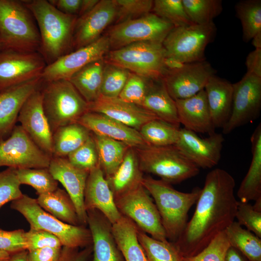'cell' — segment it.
<instances>
[{
  "label": "cell",
  "mask_w": 261,
  "mask_h": 261,
  "mask_svg": "<svg viewBox=\"0 0 261 261\" xmlns=\"http://www.w3.org/2000/svg\"><path fill=\"white\" fill-rule=\"evenodd\" d=\"M235 182L226 171L216 168L206 176L194 213L174 243L184 257L194 256L234 221L238 204Z\"/></svg>",
  "instance_id": "1"
},
{
  "label": "cell",
  "mask_w": 261,
  "mask_h": 261,
  "mask_svg": "<svg viewBox=\"0 0 261 261\" xmlns=\"http://www.w3.org/2000/svg\"><path fill=\"white\" fill-rule=\"evenodd\" d=\"M25 1L37 23L41 39L39 52L47 65L72 51L73 34L78 16L59 11L48 0Z\"/></svg>",
  "instance_id": "2"
},
{
  "label": "cell",
  "mask_w": 261,
  "mask_h": 261,
  "mask_svg": "<svg viewBox=\"0 0 261 261\" xmlns=\"http://www.w3.org/2000/svg\"><path fill=\"white\" fill-rule=\"evenodd\" d=\"M142 184L154 200L167 239L175 242L185 228L188 211L196 203L202 188L183 192L171 184L150 176L144 177Z\"/></svg>",
  "instance_id": "3"
},
{
  "label": "cell",
  "mask_w": 261,
  "mask_h": 261,
  "mask_svg": "<svg viewBox=\"0 0 261 261\" xmlns=\"http://www.w3.org/2000/svg\"><path fill=\"white\" fill-rule=\"evenodd\" d=\"M0 42L5 48L39 52L38 28L25 0H0Z\"/></svg>",
  "instance_id": "4"
},
{
  "label": "cell",
  "mask_w": 261,
  "mask_h": 261,
  "mask_svg": "<svg viewBox=\"0 0 261 261\" xmlns=\"http://www.w3.org/2000/svg\"><path fill=\"white\" fill-rule=\"evenodd\" d=\"M41 91L43 108L53 133L77 123L88 112V103L68 80L43 81Z\"/></svg>",
  "instance_id": "5"
},
{
  "label": "cell",
  "mask_w": 261,
  "mask_h": 261,
  "mask_svg": "<svg viewBox=\"0 0 261 261\" xmlns=\"http://www.w3.org/2000/svg\"><path fill=\"white\" fill-rule=\"evenodd\" d=\"M11 208L21 214L30 225V228L48 232L56 236L62 246L85 247L92 244L89 228L65 223L44 210L36 199L23 194L12 202Z\"/></svg>",
  "instance_id": "6"
},
{
  "label": "cell",
  "mask_w": 261,
  "mask_h": 261,
  "mask_svg": "<svg viewBox=\"0 0 261 261\" xmlns=\"http://www.w3.org/2000/svg\"><path fill=\"white\" fill-rule=\"evenodd\" d=\"M142 172L159 176L169 184H177L197 175L199 168L174 145H151L134 148Z\"/></svg>",
  "instance_id": "7"
},
{
  "label": "cell",
  "mask_w": 261,
  "mask_h": 261,
  "mask_svg": "<svg viewBox=\"0 0 261 261\" xmlns=\"http://www.w3.org/2000/svg\"><path fill=\"white\" fill-rule=\"evenodd\" d=\"M165 57L162 44L143 42L110 50L103 59L106 63L120 66L146 79L159 80L167 72L164 65Z\"/></svg>",
  "instance_id": "8"
},
{
  "label": "cell",
  "mask_w": 261,
  "mask_h": 261,
  "mask_svg": "<svg viewBox=\"0 0 261 261\" xmlns=\"http://www.w3.org/2000/svg\"><path fill=\"white\" fill-rule=\"evenodd\" d=\"M214 23L174 27L162 43L166 57L183 63L205 60V50L216 35Z\"/></svg>",
  "instance_id": "9"
},
{
  "label": "cell",
  "mask_w": 261,
  "mask_h": 261,
  "mask_svg": "<svg viewBox=\"0 0 261 261\" xmlns=\"http://www.w3.org/2000/svg\"><path fill=\"white\" fill-rule=\"evenodd\" d=\"M115 201L120 213L140 230L155 239L168 241L157 206L142 184L115 197Z\"/></svg>",
  "instance_id": "10"
},
{
  "label": "cell",
  "mask_w": 261,
  "mask_h": 261,
  "mask_svg": "<svg viewBox=\"0 0 261 261\" xmlns=\"http://www.w3.org/2000/svg\"><path fill=\"white\" fill-rule=\"evenodd\" d=\"M174 26L153 13L116 24L106 34L110 50L143 42L162 44Z\"/></svg>",
  "instance_id": "11"
},
{
  "label": "cell",
  "mask_w": 261,
  "mask_h": 261,
  "mask_svg": "<svg viewBox=\"0 0 261 261\" xmlns=\"http://www.w3.org/2000/svg\"><path fill=\"white\" fill-rule=\"evenodd\" d=\"M52 157L32 141L20 125L0 141V167L15 169L48 168Z\"/></svg>",
  "instance_id": "12"
},
{
  "label": "cell",
  "mask_w": 261,
  "mask_h": 261,
  "mask_svg": "<svg viewBox=\"0 0 261 261\" xmlns=\"http://www.w3.org/2000/svg\"><path fill=\"white\" fill-rule=\"evenodd\" d=\"M47 64L39 52L0 51V92L41 78Z\"/></svg>",
  "instance_id": "13"
},
{
  "label": "cell",
  "mask_w": 261,
  "mask_h": 261,
  "mask_svg": "<svg viewBox=\"0 0 261 261\" xmlns=\"http://www.w3.org/2000/svg\"><path fill=\"white\" fill-rule=\"evenodd\" d=\"M232 104L230 117L222 128L223 134L256 119L261 108V77L247 72L232 84Z\"/></svg>",
  "instance_id": "14"
},
{
  "label": "cell",
  "mask_w": 261,
  "mask_h": 261,
  "mask_svg": "<svg viewBox=\"0 0 261 261\" xmlns=\"http://www.w3.org/2000/svg\"><path fill=\"white\" fill-rule=\"evenodd\" d=\"M110 50L108 37L105 34L93 43L72 51L46 65L42 75L44 82L69 80L88 64L103 58Z\"/></svg>",
  "instance_id": "15"
},
{
  "label": "cell",
  "mask_w": 261,
  "mask_h": 261,
  "mask_svg": "<svg viewBox=\"0 0 261 261\" xmlns=\"http://www.w3.org/2000/svg\"><path fill=\"white\" fill-rule=\"evenodd\" d=\"M216 71L206 60L185 63L181 68L167 71L162 80L174 100L192 97L204 87Z\"/></svg>",
  "instance_id": "16"
},
{
  "label": "cell",
  "mask_w": 261,
  "mask_h": 261,
  "mask_svg": "<svg viewBox=\"0 0 261 261\" xmlns=\"http://www.w3.org/2000/svg\"><path fill=\"white\" fill-rule=\"evenodd\" d=\"M222 134L213 133L202 138L193 131L179 129L174 145L190 161L198 168H211L217 165L221 158L223 143Z\"/></svg>",
  "instance_id": "17"
},
{
  "label": "cell",
  "mask_w": 261,
  "mask_h": 261,
  "mask_svg": "<svg viewBox=\"0 0 261 261\" xmlns=\"http://www.w3.org/2000/svg\"><path fill=\"white\" fill-rule=\"evenodd\" d=\"M117 13L115 0H100L90 12L78 17L73 34L72 50L99 39L104 30L116 20Z\"/></svg>",
  "instance_id": "18"
},
{
  "label": "cell",
  "mask_w": 261,
  "mask_h": 261,
  "mask_svg": "<svg viewBox=\"0 0 261 261\" xmlns=\"http://www.w3.org/2000/svg\"><path fill=\"white\" fill-rule=\"evenodd\" d=\"M41 87L26 101L17 121L37 146L52 157L53 133L43 108Z\"/></svg>",
  "instance_id": "19"
},
{
  "label": "cell",
  "mask_w": 261,
  "mask_h": 261,
  "mask_svg": "<svg viewBox=\"0 0 261 261\" xmlns=\"http://www.w3.org/2000/svg\"><path fill=\"white\" fill-rule=\"evenodd\" d=\"M48 168L64 187L74 204L81 225L86 226L87 216L84 199L89 172L74 166L67 157L52 156Z\"/></svg>",
  "instance_id": "20"
},
{
  "label": "cell",
  "mask_w": 261,
  "mask_h": 261,
  "mask_svg": "<svg viewBox=\"0 0 261 261\" xmlns=\"http://www.w3.org/2000/svg\"><path fill=\"white\" fill-rule=\"evenodd\" d=\"M84 206L87 211L97 210L113 224L122 215L118 210L114 196L100 164L91 170L84 192Z\"/></svg>",
  "instance_id": "21"
},
{
  "label": "cell",
  "mask_w": 261,
  "mask_h": 261,
  "mask_svg": "<svg viewBox=\"0 0 261 261\" xmlns=\"http://www.w3.org/2000/svg\"><path fill=\"white\" fill-rule=\"evenodd\" d=\"M88 112L103 114L138 131L147 122L159 119L141 106L126 102L118 97L102 95L88 103Z\"/></svg>",
  "instance_id": "22"
},
{
  "label": "cell",
  "mask_w": 261,
  "mask_h": 261,
  "mask_svg": "<svg viewBox=\"0 0 261 261\" xmlns=\"http://www.w3.org/2000/svg\"><path fill=\"white\" fill-rule=\"evenodd\" d=\"M77 123L92 134L122 142L131 148L147 145L138 130L100 113L87 112Z\"/></svg>",
  "instance_id": "23"
},
{
  "label": "cell",
  "mask_w": 261,
  "mask_h": 261,
  "mask_svg": "<svg viewBox=\"0 0 261 261\" xmlns=\"http://www.w3.org/2000/svg\"><path fill=\"white\" fill-rule=\"evenodd\" d=\"M42 83L41 77L0 92V141L10 136L24 103Z\"/></svg>",
  "instance_id": "24"
},
{
  "label": "cell",
  "mask_w": 261,
  "mask_h": 261,
  "mask_svg": "<svg viewBox=\"0 0 261 261\" xmlns=\"http://www.w3.org/2000/svg\"><path fill=\"white\" fill-rule=\"evenodd\" d=\"M87 225L90 231L93 261H124L112 232V224L99 211H87Z\"/></svg>",
  "instance_id": "25"
},
{
  "label": "cell",
  "mask_w": 261,
  "mask_h": 261,
  "mask_svg": "<svg viewBox=\"0 0 261 261\" xmlns=\"http://www.w3.org/2000/svg\"><path fill=\"white\" fill-rule=\"evenodd\" d=\"M175 102L179 123L184 128L209 135L215 132L204 89L192 97Z\"/></svg>",
  "instance_id": "26"
},
{
  "label": "cell",
  "mask_w": 261,
  "mask_h": 261,
  "mask_svg": "<svg viewBox=\"0 0 261 261\" xmlns=\"http://www.w3.org/2000/svg\"><path fill=\"white\" fill-rule=\"evenodd\" d=\"M215 128H222L232 110V84L215 74L209 79L204 88Z\"/></svg>",
  "instance_id": "27"
},
{
  "label": "cell",
  "mask_w": 261,
  "mask_h": 261,
  "mask_svg": "<svg viewBox=\"0 0 261 261\" xmlns=\"http://www.w3.org/2000/svg\"><path fill=\"white\" fill-rule=\"evenodd\" d=\"M252 160L249 169L237 191L243 203L261 198V124L255 129L250 138Z\"/></svg>",
  "instance_id": "28"
},
{
  "label": "cell",
  "mask_w": 261,
  "mask_h": 261,
  "mask_svg": "<svg viewBox=\"0 0 261 261\" xmlns=\"http://www.w3.org/2000/svg\"><path fill=\"white\" fill-rule=\"evenodd\" d=\"M141 106L159 119L179 127L175 100L169 94L162 79L152 81Z\"/></svg>",
  "instance_id": "29"
},
{
  "label": "cell",
  "mask_w": 261,
  "mask_h": 261,
  "mask_svg": "<svg viewBox=\"0 0 261 261\" xmlns=\"http://www.w3.org/2000/svg\"><path fill=\"white\" fill-rule=\"evenodd\" d=\"M143 178L135 149L130 147L116 171L106 180L115 198L142 184Z\"/></svg>",
  "instance_id": "30"
},
{
  "label": "cell",
  "mask_w": 261,
  "mask_h": 261,
  "mask_svg": "<svg viewBox=\"0 0 261 261\" xmlns=\"http://www.w3.org/2000/svg\"><path fill=\"white\" fill-rule=\"evenodd\" d=\"M138 228L130 219L122 216L112 224V232L124 261H148L138 239Z\"/></svg>",
  "instance_id": "31"
},
{
  "label": "cell",
  "mask_w": 261,
  "mask_h": 261,
  "mask_svg": "<svg viewBox=\"0 0 261 261\" xmlns=\"http://www.w3.org/2000/svg\"><path fill=\"white\" fill-rule=\"evenodd\" d=\"M104 65L103 58L92 62L69 80L88 103L94 102L101 95Z\"/></svg>",
  "instance_id": "32"
},
{
  "label": "cell",
  "mask_w": 261,
  "mask_h": 261,
  "mask_svg": "<svg viewBox=\"0 0 261 261\" xmlns=\"http://www.w3.org/2000/svg\"><path fill=\"white\" fill-rule=\"evenodd\" d=\"M36 200L44 210L60 220L81 225L74 204L65 190L58 188L53 191L39 195Z\"/></svg>",
  "instance_id": "33"
},
{
  "label": "cell",
  "mask_w": 261,
  "mask_h": 261,
  "mask_svg": "<svg viewBox=\"0 0 261 261\" xmlns=\"http://www.w3.org/2000/svg\"><path fill=\"white\" fill-rule=\"evenodd\" d=\"M91 135L89 130L77 123L58 129L53 133V156L67 157Z\"/></svg>",
  "instance_id": "34"
},
{
  "label": "cell",
  "mask_w": 261,
  "mask_h": 261,
  "mask_svg": "<svg viewBox=\"0 0 261 261\" xmlns=\"http://www.w3.org/2000/svg\"><path fill=\"white\" fill-rule=\"evenodd\" d=\"M92 135L96 145L100 165L106 179H108L118 168L130 147L122 142L106 137L92 133Z\"/></svg>",
  "instance_id": "35"
},
{
  "label": "cell",
  "mask_w": 261,
  "mask_h": 261,
  "mask_svg": "<svg viewBox=\"0 0 261 261\" xmlns=\"http://www.w3.org/2000/svg\"><path fill=\"white\" fill-rule=\"evenodd\" d=\"M225 232L231 246L240 251L250 261H261L260 238L234 221Z\"/></svg>",
  "instance_id": "36"
},
{
  "label": "cell",
  "mask_w": 261,
  "mask_h": 261,
  "mask_svg": "<svg viewBox=\"0 0 261 261\" xmlns=\"http://www.w3.org/2000/svg\"><path fill=\"white\" fill-rule=\"evenodd\" d=\"M179 129L165 121L155 119L143 125L139 132L147 145L162 146L175 144Z\"/></svg>",
  "instance_id": "37"
},
{
  "label": "cell",
  "mask_w": 261,
  "mask_h": 261,
  "mask_svg": "<svg viewBox=\"0 0 261 261\" xmlns=\"http://www.w3.org/2000/svg\"><path fill=\"white\" fill-rule=\"evenodd\" d=\"M235 7L242 24L243 41L248 42L261 32V0H241Z\"/></svg>",
  "instance_id": "38"
},
{
  "label": "cell",
  "mask_w": 261,
  "mask_h": 261,
  "mask_svg": "<svg viewBox=\"0 0 261 261\" xmlns=\"http://www.w3.org/2000/svg\"><path fill=\"white\" fill-rule=\"evenodd\" d=\"M138 239L148 261H182L183 256L173 242L155 239L139 229Z\"/></svg>",
  "instance_id": "39"
},
{
  "label": "cell",
  "mask_w": 261,
  "mask_h": 261,
  "mask_svg": "<svg viewBox=\"0 0 261 261\" xmlns=\"http://www.w3.org/2000/svg\"><path fill=\"white\" fill-rule=\"evenodd\" d=\"M186 12L194 24L205 25L222 12L221 0H182Z\"/></svg>",
  "instance_id": "40"
},
{
  "label": "cell",
  "mask_w": 261,
  "mask_h": 261,
  "mask_svg": "<svg viewBox=\"0 0 261 261\" xmlns=\"http://www.w3.org/2000/svg\"><path fill=\"white\" fill-rule=\"evenodd\" d=\"M20 184L30 186L39 195L56 190L58 182L54 178L48 168L16 169Z\"/></svg>",
  "instance_id": "41"
},
{
  "label": "cell",
  "mask_w": 261,
  "mask_h": 261,
  "mask_svg": "<svg viewBox=\"0 0 261 261\" xmlns=\"http://www.w3.org/2000/svg\"><path fill=\"white\" fill-rule=\"evenodd\" d=\"M152 10L174 27L194 24L186 12L182 0H155Z\"/></svg>",
  "instance_id": "42"
},
{
  "label": "cell",
  "mask_w": 261,
  "mask_h": 261,
  "mask_svg": "<svg viewBox=\"0 0 261 261\" xmlns=\"http://www.w3.org/2000/svg\"><path fill=\"white\" fill-rule=\"evenodd\" d=\"M130 72L125 68L105 62L101 95L110 98L118 97L129 76Z\"/></svg>",
  "instance_id": "43"
},
{
  "label": "cell",
  "mask_w": 261,
  "mask_h": 261,
  "mask_svg": "<svg viewBox=\"0 0 261 261\" xmlns=\"http://www.w3.org/2000/svg\"><path fill=\"white\" fill-rule=\"evenodd\" d=\"M230 246L225 231L218 233L197 254L182 258V261H225Z\"/></svg>",
  "instance_id": "44"
},
{
  "label": "cell",
  "mask_w": 261,
  "mask_h": 261,
  "mask_svg": "<svg viewBox=\"0 0 261 261\" xmlns=\"http://www.w3.org/2000/svg\"><path fill=\"white\" fill-rule=\"evenodd\" d=\"M67 158L74 166L88 172L100 164L92 133L85 143L71 153Z\"/></svg>",
  "instance_id": "45"
},
{
  "label": "cell",
  "mask_w": 261,
  "mask_h": 261,
  "mask_svg": "<svg viewBox=\"0 0 261 261\" xmlns=\"http://www.w3.org/2000/svg\"><path fill=\"white\" fill-rule=\"evenodd\" d=\"M152 81L130 72L118 98L126 102L141 106Z\"/></svg>",
  "instance_id": "46"
},
{
  "label": "cell",
  "mask_w": 261,
  "mask_h": 261,
  "mask_svg": "<svg viewBox=\"0 0 261 261\" xmlns=\"http://www.w3.org/2000/svg\"><path fill=\"white\" fill-rule=\"evenodd\" d=\"M117 7L116 24L137 18L150 13L152 0H115Z\"/></svg>",
  "instance_id": "47"
},
{
  "label": "cell",
  "mask_w": 261,
  "mask_h": 261,
  "mask_svg": "<svg viewBox=\"0 0 261 261\" xmlns=\"http://www.w3.org/2000/svg\"><path fill=\"white\" fill-rule=\"evenodd\" d=\"M16 169L8 167L0 172V209L6 203L22 196Z\"/></svg>",
  "instance_id": "48"
},
{
  "label": "cell",
  "mask_w": 261,
  "mask_h": 261,
  "mask_svg": "<svg viewBox=\"0 0 261 261\" xmlns=\"http://www.w3.org/2000/svg\"><path fill=\"white\" fill-rule=\"evenodd\" d=\"M235 218L241 226L261 238V212L256 210L252 205L238 202Z\"/></svg>",
  "instance_id": "49"
},
{
  "label": "cell",
  "mask_w": 261,
  "mask_h": 261,
  "mask_svg": "<svg viewBox=\"0 0 261 261\" xmlns=\"http://www.w3.org/2000/svg\"><path fill=\"white\" fill-rule=\"evenodd\" d=\"M28 251L44 247L61 248L60 240L53 234L41 230L30 229L25 232Z\"/></svg>",
  "instance_id": "50"
},
{
  "label": "cell",
  "mask_w": 261,
  "mask_h": 261,
  "mask_svg": "<svg viewBox=\"0 0 261 261\" xmlns=\"http://www.w3.org/2000/svg\"><path fill=\"white\" fill-rule=\"evenodd\" d=\"M25 232L22 229L6 231L0 228V250L11 254L27 250Z\"/></svg>",
  "instance_id": "51"
},
{
  "label": "cell",
  "mask_w": 261,
  "mask_h": 261,
  "mask_svg": "<svg viewBox=\"0 0 261 261\" xmlns=\"http://www.w3.org/2000/svg\"><path fill=\"white\" fill-rule=\"evenodd\" d=\"M92 252V244L81 250L78 247L62 246L58 261H87Z\"/></svg>",
  "instance_id": "52"
},
{
  "label": "cell",
  "mask_w": 261,
  "mask_h": 261,
  "mask_svg": "<svg viewBox=\"0 0 261 261\" xmlns=\"http://www.w3.org/2000/svg\"><path fill=\"white\" fill-rule=\"evenodd\" d=\"M61 248L44 247L28 251V261H58Z\"/></svg>",
  "instance_id": "53"
},
{
  "label": "cell",
  "mask_w": 261,
  "mask_h": 261,
  "mask_svg": "<svg viewBox=\"0 0 261 261\" xmlns=\"http://www.w3.org/2000/svg\"><path fill=\"white\" fill-rule=\"evenodd\" d=\"M49 2L59 11L78 16L82 0H51Z\"/></svg>",
  "instance_id": "54"
},
{
  "label": "cell",
  "mask_w": 261,
  "mask_h": 261,
  "mask_svg": "<svg viewBox=\"0 0 261 261\" xmlns=\"http://www.w3.org/2000/svg\"><path fill=\"white\" fill-rule=\"evenodd\" d=\"M246 65V72L261 77V48H255L248 54Z\"/></svg>",
  "instance_id": "55"
},
{
  "label": "cell",
  "mask_w": 261,
  "mask_h": 261,
  "mask_svg": "<svg viewBox=\"0 0 261 261\" xmlns=\"http://www.w3.org/2000/svg\"><path fill=\"white\" fill-rule=\"evenodd\" d=\"M225 261H250L240 251L232 246L228 249Z\"/></svg>",
  "instance_id": "56"
},
{
  "label": "cell",
  "mask_w": 261,
  "mask_h": 261,
  "mask_svg": "<svg viewBox=\"0 0 261 261\" xmlns=\"http://www.w3.org/2000/svg\"><path fill=\"white\" fill-rule=\"evenodd\" d=\"M99 0H82L78 17L83 15L92 10Z\"/></svg>",
  "instance_id": "57"
},
{
  "label": "cell",
  "mask_w": 261,
  "mask_h": 261,
  "mask_svg": "<svg viewBox=\"0 0 261 261\" xmlns=\"http://www.w3.org/2000/svg\"><path fill=\"white\" fill-rule=\"evenodd\" d=\"M185 63L179 60L169 57H165L164 65L167 71L177 70L183 67Z\"/></svg>",
  "instance_id": "58"
},
{
  "label": "cell",
  "mask_w": 261,
  "mask_h": 261,
  "mask_svg": "<svg viewBox=\"0 0 261 261\" xmlns=\"http://www.w3.org/2000/svg\"><path fill=\"white\" fill-rule=\"evenodd\" d=\"M27 250H24L10 254L6 261H28Z\"/></svg>",
  "instance_id": "59"
},
{
  "label": "cell",
  "mask_w": 261,
  "mask_h": 261,
  "mask_svg": "<svg viewBox=\"0 0 261 261\" xmlns=\"http://www.w3.org/2000/svg\"><path fill=\"white\" fill-rule=\"evenodd\" d=\"M251 40L252 44L255 48H261V32L256 34Z\"/></svg>",
  "instance_id": "60"
},
{
  "label": "cell",
  "mask_w": 261,
  "mask_h": 261,
  "mask_svg": "<svg viewBox=\"0 0 261 261\" xmlns=\"http://www.w3.org/2000/svg\"><path fill=\"white\" fill-rule=\"evenodd\" d=\"M255 202L254 204L252 205L254 208L259 212H261V198L257 199Z\"/></svg>",
  "instance_id": "61"
},
{
  "label": "cell",
  "mask_w": 261,
  "mask_h": 261,
  "mask_svg": "<svg viewBox=\"0 0 261 261\" xmlns=\"http://www.w3.org/2000/svg\"><path fill=\"white\" fill-rule=\"evenodd\" d=\"M10 254L0 250V261H6L9 258Z\"/></svg>",
  "instance_id": "62"
},
{
  "label": "cell",
  "mask_w": 261,
  "mask_h": 261,
  "mask_svg": "<svg viewBox=\"0 0 261 261\" xmlns=\"http://www.w3.org/2000/svg\"><path fill=\"white\" fill-rule=\"evenodd\" d=\"M4 48H4V46L3 44H2V43H1L0 42V51L2 49H4Z\"/></svg>",
  "instance_id": "63"
}]
</instances>
